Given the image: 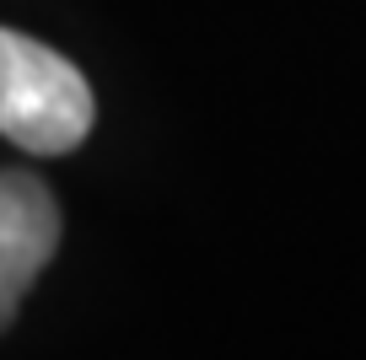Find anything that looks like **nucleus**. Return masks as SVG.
<instances>
[{
    "mask_svg": "<svg viewBox=\"0 0 366 360\" xmlns=\"http://www.w3.org/2000/svg\"><path fill=\"white\" fill-rule=\"evenodd\" d=\"M92 86L65 54L0 27V135L38 156H59L92 135Z\"/></svg>",
    "mask_w": 366,
    "mask_h": 360,
    "instance_id": "f257e3e1",
    "label": "nucleus"
},
{
    "mask_svg": "<svg viewBox=\"0 0 366 360\" xmlns=\"http://www.w3.org/2000/svg\"><path fill=\"white\" fill-rule=\"evenodd\" d=\"M59 248V204L33 172H0V328Z\"/></svg>",
    "mask_w": 366,
    "mask_h": 360,
    "instance_id": "f03ea898",
    "label": "nucleus"
}]
</instances>
